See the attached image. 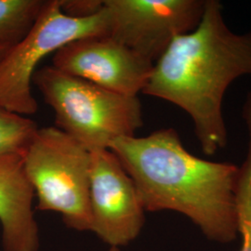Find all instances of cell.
Instances as JSON below:
<instances>
[{"mask_svg": "<svg viewBox=\"0 0 251 251\" xmlns=\"http://www.w3.org/2000/svg\"><path fill=\"white\" fill-rule=\"evenodd\" d=\"M63 12L71 17H90L100 11L102 0H60Z\"/></svg>", "mask_w": 251, "mask_h": 251, "instance_id": "cell-12", "label": "cell"}, {"mask_svg": "<svg viewBox=\"0 0 251 251\" xmlns=\"http://www.w3.org/2000/svg\"><path fill=\"white\" fill-rule=\"evenodd\" d=\"M100 36H107L103 7L93 16L75 18L63 12L60 0L45 1L33 26L0 61V105L21 116L34 115L38 105L32 85L38 64L74 40Z\"/></svg>", "mask_w": 251, "mask_h": 251, "instance_id": "cell-5", "label": "cell"}, {"mask_svg": "<svg viewBox=\"0 0 251 251\" xmlns=\"http://www.w3.org/2000/svg\"><path fill=\"white\" fill-rule=\"evenodd\" d=\"M109 149L133 180L145 211L186 216L207 238L222 244L239 234L238 167L194 155L173 128L119 138Z\"/></svg>", "mask_w": 251, "mask_h": 251, "instance_id": "cell-1", "label": "cell"}, {"mask_svg": "<svg viewBox=\"0 0 251 251\" xmlns=\"http://www.w3.org/2000/svg\"><path fill=\"white\" fill-rule=\"evenodd\" d=\"M35 193L21 153L0 156V225L4 251H38L39 234L33 200Z\"/></svg>", "mask_w": 251, "mask_h": 251, "instance_id": "cell-9", "label": "cell"}, {"mask_svg": "<svg viewBox=\"0 0 251 251\" xmlns=\"http://www.w3.org/2000/svg\"><path fill=\"white\" fill-rule=\"evenodd\" d=\"M43 0H0V43L7 49L21 41L35 24Z\"/></svg>", "mask_w": 251, "mask_h": 251, "instance_id": "cell-10", "label": "cell"}, {"mask_svg": "<svg viewBox=\"0 0 251 251\" xmlns=\"http://www.w3.org/2000/svg\"><path fill=\"white\" fill-rule=\"evenodd\" d=\"M108 251H121L120 249H116V248H110V250Z\"/></svg>", "mask_w": 251, "mask_h": 251, "instance_id": "cell-16", "label": "cell"}, {"mask_svg": "<svg viewBox=\"0 0 251 251\" xmlns=\"http://www.w3.org/2000/svg\"><path fill=\"white\" fill-rule=\"evenodd\" d=\"M91 232L110 248L133 241L144 225V205L134 182L110 149L90 152Z\"/></svg>", "mask_w": 251, "mask_h": 251, "instance_id": "cell-7", "label": "cell"}, {"mask_svg": "<svg viewBox=\"0 0 251 251\" xmlns=\"http://www.w3.org/2000/svg\"><path fill=\"white\" fill-rule=\"evenodd\" d=\"M243 75H251V31L234 33L222 3L206 0L198 26L172 40L153 63L143 93L186 112L203 152L212 155L228 141L225 92Z\"/></svg>", "mask_w": 251, "mask_h": 251, "instance_id": "cell-2", "label": "cell"}, {"mask_svg": "<svg viewBox=\"0 0 251 251\" xmlns=\"http://www.w3.org/2000/svg\"><path fill=\"white\" fill-rule=\"evenodd\" d=\"M52 66L125 96L138 97L153 64L108 36L74 40L53 54Z\"/></svg>", "mask_w": 251, "mask_h": 251, "instance_id": "cell-8", "label": "cell"}, {"mask_svg": "<svg viewBox=\"0 0 251 251\" xmlns=\"http://www.w3.org/2000/svg\"><path fill=\"white\" fill-rule=\"evenodd\" d=\"M36 208L60 214L67 227L91 231V153L56 126L37 128L23 153Z\"/></svg>", "mask_w": 251, "mask_h": 251, "instance_id": "cell-4", "label": "cell"}, {"mask_svg": "<svg viewBox=\"0 0 251 251\" xmlns=\"http://www.w3.org/2000/svg\"><path fill=\"white\" fill-rule=\"evenodd\" d=\"M34 120L12 113L0 105V156L23 154L37 130Z\"/></svg>", "mask_w": 251, "mask_h": 251, "instance_id": "cell-11", "label": "cell"}, {"mask_svg": "<svg viewBox=\"0 0 251 251\" xmlns=\"http://www.w3.org/2000/svg\"><path fill=\"white\" fill-rule=\"evenodd\" d=\"M8 50H9V49H7L5 46L0 43V61H1V59L3 58V56L6 54Z\"/></svg>", "mask_w": 251, "mask_h": 251, "instance_id": "cell-15", "label": "cell"}, {"mask_svg": "<svg viewBox=\"0 0 251 251\" xmlns=\"http://www.w3.org/2000/svg\"><path fill=\"white\" fill-rule=\"evenodd\" d=\"M33 84L52 109L56 127L90 152L135 136L144 124L138 97L118 94L52 65L38 68Z\"/></svg>", "mask_w": 251, "mask_h": 251, "instance_id": "cell-3", "label": "cell"}, {"mask_svg": "<svg viewBox=\"0 0 251 251\" xmlns=\"http://www.w3.org/2000/svg\"><path fill=\"white\" fill-rule=\"evenodd\" d=\"M243 118L249 129L250 144H249V153L247 160L244 163L242 168H239V182L251 188V91L249 93L246 102L243 106Z\"/></svg>", "mask_w": 251, "mask_h": 251, "instance_id": "cell-13", "label": "cell"}, {"mask_svg": "<svg viewBox=\"0 0 251 251\" xmlns=\"http://www.w3.org/2000/svg\"><path fill=\"white\" fill-rule=\"evenodd\" d=\"M206 0H102L107 36L152 64L176 36L198 26Z\"/></svg>", "mask_w": 251, "mask_h": 251, "instance_id": "cell-6", "label": "cell"}, {"mask_svg": "<svg viewBox=\"0 0 251 251\" xmlns=\"http://www.w3.org/2000/svg\"><path fill=\"white\" fill-rule=\"evenodd\" d=\"M239 233L243 239L239 251H251V214L239 218Z\"/></svg>", "mask_w": 251, "mask_h": 251, "instance_id": "cell-14", "label": "cell"}]
</instances>
